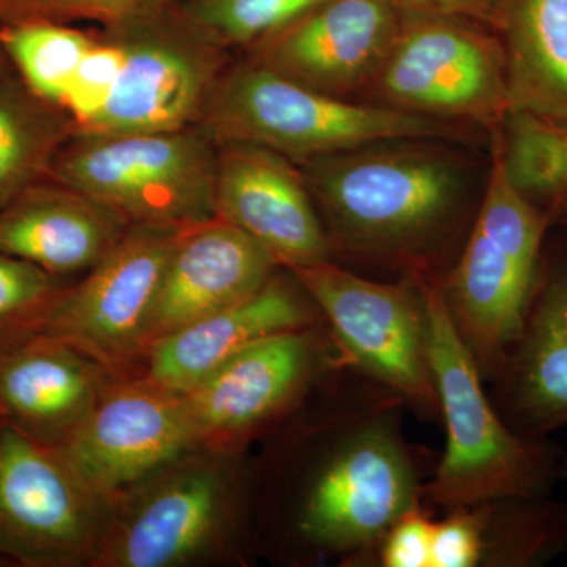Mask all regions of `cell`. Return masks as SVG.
<instances>
[{"label": "cell", "mask_w": 567, "mask_h": 567, "mask_svg": "<svg viewBox=\"0 0 567 567\" xmlns=\"http://www.w3.org/2000/svg\"><path fill=\"white\" fill-rule=\"evenodd\" d=\"M404 399L341 369L330 401L284 468L282 546L303 561L377 567L388 528L423 503L424 476L404 434Z\"/></svg>", "instance_id": "cell-1"}, {"label": "cell", "mask_w": 567, "mask_h": 567, "mask_svg": "<svg viewBox=\"0 0 567 567\" xmlns=\"http://www.w3.org/2000/svg\"><path fill=\"white\" fill-rule=\"evenodd\" d=\"M309 189L320 204L334 249L404 270L432 274L457 226L461 173L424 147L357 148L308 162Z\"/></svg>", "instance_id": "cell-2"}, {"label": "cell", "mask_w": 567, "mask_h": 567, "mask_svg": "<svg viewBox=\"0 0 567 567\" xmlns=\"http://www.w3.org/2000/svg\"><path fill=\"white\" fill-rule=\"evenodd\" d=\"M427 315L429 360L446 429L445 453L423 486L425 506L475 505L507 495H551L566 451L507 427L484 390L475 358L458 336L442 279H420Z\"/></svg>", "instance_id": "cell-3"}, {"label": "cell", "mask_w": 567, "mask_h": 567, "mask_svg": "<svg viewBox=\"0 0 567 567\" xmlns=\"http://www.w3.org/2000/svg\"><path fill=\"white\" fill-rule=\"evenodd\" d=\"M216 142H245L308 162L382 142L456 136L445 121L316 91L252 61L216 84L204 114Z\"/></svg>", "instance_id": "cell-4"}, {"label": "cell", "mask_w": 567, "mask_h": 567, "mask_svg": "<svg viewBox=\"0 0 567 567\" xmlns=\"http://www.w3.org/2000/svg\"><path fill=\"white\" fill-rule=\"evenodd\" d=\"M234 451L197 447L110 498L95 567H181L227 550L244 513Z\"/></svg>", "instance_id": "cell-5"}, {"label": "cell", "mask_w": 567, "mask_h": 567, "mask_svg": "<svg viewBox=\"0 0 567 567\" xmlns=\"http://www.w3.org/2000/svg\"><path fill=\"white\" fill-rule=\"evenodd\" d=\"M215 142L194 126L130 136L73 133L48 178L110 208L128 226L185 229L216 218Z\"/></svg>", "instance_id": "cell-6"}, {"label": "cell", "mask_w": 567, "mask_h": 567, "mask_svg": "<svg viewBox=\"0 0 567 567\" xmlns=\"http://www.w3.org/2000/svg\"><path fill=\"white\" fill-rule=\"evenodd\" d=\"M290 274L315 301L344 368L440 417L420 279L371 281L331 260Z\"/></svg>", "instance_id": "cell-7"}, {"label": "cell", "mask_w": 567, "mask_h": 567, "mask_svg": "<svg viewBox=\"0 0 567 567\" xmlns=\"http://www.w3.org/2000/svg\"><path fill=\"white\" fill-rule=\"evenodd\" d=\"M369 89L383 106L499 132L509 115L502 41L473 21L404 7L401 29Z\"/></svg>", "instance_id": "cell-8"}, {"label": "cell", "mask_w": 567, "mask_h": 567, "mask_svg": "<svg viewBox=\"0 0 567 567\" xmlns=\"http://www.w3.org/2000/svg\"><path fill=\"white\" fill-rule=\"evenodd\" d=\"M111 31L122 44L121 76L103 110L74 133H175L203 121L221 80V44L171 9Z\"/></svg>", "instance_id": "cell-9"}, {"label": "cell", "mask_w": 567, "mask_h": 567, "mask_svg": "<svg viewBox=\"0 0 567 567\" xmlns=\"http://www.w3.org/2000/svg\"><path fill=\"white\" fill-rule=\"evenodd\" d=\"M107 516L58 451L0 423V565L93 566Z\"/></svg>", "instance_id": "cell-10"}, {"label": "cell", "mask_w": 567, "mask_h": 567, "mask_svg": "<svg viewBox=\"0 0 567 567\" xmlns=\"http://www.w3.org/2000/svg\"><path fill=\"white\" fill-rule=\"evenodd\" d=\"M182 233L130 226L80 286L63 290L43 334L76 347L114 379L136 377L133 371L147 353L156 295Z\"/></svg>", "instance_id": "cell-11"}, {"label": "cell", "mask_w": 567, "mask_h": 567, "mask_svg": "<svg viewBox=\"0 0 567 567\" xmlns=\"http://www.w3.org/2000/svg\"><path fill=\"white\" fill-rule=\"evenodd\" d=\"M344 365L320 324L246 347L183 394L200 447L234 451L292 413L312 388Z\"/></svg>", "instance_id": "cell-12"}, {"label": "cell", "mask_w": 567, "mask_h": 567, "mask_svg": "<svg viewBox=\"0 0 567 567\" xmlns=\"http://www.w3.org/2000/svg\"><path fill=\"white\" fill-rule=\"evenodd\" d=\"M197 447L183 394L136 375L115 380L55 451L84 486L112 498Z\"/></svg>", "instance_id": "cell-13"}, {"label": "cell", "mask_w": 567, "mask_h": 567, "mask_svg": "<svg viewBox=\"0 0 567 567\" xmlns=\"http://www.w3.org/2000/svg\"><path fill=\"white\" fill-rule=\"evenodd\" d=\"M404 17L401 0H323L257 44L254 61L290 80L344 99L369 89Z\"/></svg>", "instance_id": "cell-14"}, {"label": "cell", "mask_w": 567, "mask_h": 567, "mask_svg": "<svg viewBox=\"0 0 567 567\" xmlns=\"http://www.w3.org/2000/svg\"><path fill=\"white\" fill-rule=\"evenodd\" d=\"M216 171V218L244 230L287 270L328 262L333 241L311 189L286 156L260 145L224 142Z\"/></svg>", "instance_id": "cell-15"}, {"label": "cell", "mask_w": 567, "mask_h": 567, "mask_svg": "<svg viewBox=\"0 0 567 567\" xmlns=\"http://www.w3.org/2000/svg\"><path fill=\"white\" fill-rule=\"evenodd\" d=\"M491 382L496 412L517 435L567 427V251L544 245L524 323Z\"/></svg>", "instance_id": "cell-16"}, {"label": "cell", "mask_w": 567, "mask_h": 567, "mask_svg": "<svg viewBox=\"0 0 567 567\" xmlns=\"http://www.w3.org/2000/svg\"><path fill=\"white\" fill-rule=\"evenodd\" d=\"M279 265L233 224L213 218L178 237L148 322L147 350L164 336L252 297Z\"/></svg>", "instance_id": "cell-17"}, {"label": "cell", "mask_w": 567, "mask_h": 567, "mask_svg": "<svg viewBox=\"0 0 567 567\" xmlns=\"http://www.w3.org/2000/svg\"><path fill=\"white\" fill-rule=\"evenodd\" d=\"M320 322L319 309L297 278L276 274L252 297L153 342L137 375L185 394L254 342Z\"/></svg>", "instance_id": "cell-18"}, {"label": "cell", "mask_w": 567, "mask_h": 567, "mask_svg": "<svg viewBox=\"0 0 567 567\" xmlns=\"http://www.w3.org/2000/svg\"><path fill=\"white\" fill-rule=\"evenodd\" d=\"M115 380L63 339L35 336L0 357V420L58 450L80 431Z\"/></svg>", "instance_id": "cell-19"}, {"label": "cell", "mask_w": 567, "mask_h": 567, "mask_svg": "<svg viewBox=\"0 0 567 567\" xmlns=\"http://www.w3.org/2000/svg\"><path fill=\"white\" fill-rule=\"evenodd\" d=\"M536 275L473 224L442 279L451 320L488 382L520 331Z\"/></svg>", "instance_id": "cell-20"}, {"label": "cell", "mask_w": 567, "mask_h": 567, "mask_svg": "<svg viewBox=\"0 0 567 567\" xmlns=\"http://www.w3.org/2000/svg\"><path fill=\"white\" fill-rule=\"evenodd\" d=\"M128 227L91 197L41 181L0 210V251L59 278L91 270Z\"/></svg>", "instance_id": "cell-21"}, {"label": "cell", "mask_w": 567, "mask_h": 567, "mask_svg": "<svg viewBox=\"0 0 567 567\" xmlns=\"http://www.w3.org/2000/svg\"><path fill=\"white\" fill-rule=\"evenodd\" d=\"M509 112L567 122V0H499Z\"/></svg>", "instance_id": "cell-22"}, {"label": "cell", "mask_w": 567, "mask_h": 567, "mask_svg": "<svg viewBox=\"0 0 567 567\" xmlns=\"http://www.w3.org/2000/svg\"><path fill=\"white\" fill-rule=\"evenodd\" d=\"M74 133L61 106L41 100L9 74L0 84V210L47 181L55 155Z\"/></svg>", "instance_id": "cell-23"}, {"label": "cell", "mask_w": 567, "mask_h": 567, "mask_svg": "<svg viewBox=\"0 0 567 567\" xmlns=\"http://www.w3.org/2000/svg\"><path fill=\"white\" fill-rule=\"evenodd\" d=\"M480 567H539L567 550V502L551 495H507L475 503Z\"/></svg>", "instance_id": "cell-24"}, {"label": "cell", "mask_w": 567, "mask_h": 567, "mask_svg": "<svg viewBox=\"0 0 567 567\" xmlns=\"http://www.w3.org/2000/svg\"><path fill=\"white\" fill-rule=\"evenodd\" d=\"M95 40L52 20H22L0 31V47L18 76L44 102L61 106Z\"/></svg>", "instance_id": "cell-25"}, {"label": "cell", "mask_w": 567, "mask_h": 567, "mask_svg": "<svg viewBox=\"0 0 567 567\" xmlns=\"http://www.w3.org/2000/svg\"><path fill=\"white\" fill-rule=\"evenodd\" d=\"M499 137L507 174L533 203L567 193V122L509 112Z\"/></svg>", "instance_id": "cell-26"}, {"label": "cell", "mask_w": 567, "mask_h": 567, "mask_svg": "<svg viewBox=\"0 0 567 567\" xmlns=\"http://www.w3.org/2000/svg\"><path fill=\"white\" fill-rule=\"evenodd\" d=\"M496 140L499 142L498 136ZM551 216L554 213L540 210L511 181L502 145L496 144L491 177L475 226L528 270L537 271Z\"/></svg>", "instance_id": "cell-27"}, {"label": "cell", "mask_w": 567, "mask_h": 567, "mask_svg": "<svg viewBox=\"0 0 567 567\" xmlns=\"http://www.w3.org/2000/svg\"><path fill=\"white\" fill-rule=\"evenodd\" d=\"M63 290L43 268L0 251V357L44 333Z\"/></svg>", "instance_id": "cell-28"}, {"label": "cell", "mask_w": 567, "mask_h": 567, "mask_svg": "<svg viewBox=\"0 0 567 567\" xmlns=\"http://www.w3.org/2000/svg\"><path fill=\"white\" fill-rule=\"evenodd\" d=\"M320 2L323 0H189L181 11L221 47H257Z\"/></svg>", "instance_id": "cell-29"}, {"label": "cell", "mask_w": 567, "mask_h": 567, "mask_svg": "<svg viewBox=\"0 0 567 567\" xmlns=\"http://www.w3.org/2000/svg\"><path fill=\"white\" fill-rule=\"evenodd\" d=\"M122 66V44L114 37L95 41L85 52L62 104V110L74 123V132L103 110L121 76Z\"/></svg>", "instance_id": "cell-30"}, {"label": "cell", "mask_w": 567, "mask_h": 567, "mask_svg": "<svg viewBox=\"0 0 567 567\" xmlns=\"http://www.w3.org/2000/svg\"><path fill=\"white\" fill-rule=\"evenodd\" d=\"M28 9L48 18H74L103 22L110 29L169 9V0H20Z\"/></svg>", "instance_id": "cell-31"}, {"label": "cell", "mask_w": 567, "mask_h": 567, "mask_svg": "<svg viewBox=\"0 0 567 567\" xmlns=\"http://www.w3.org/2000/svg\"><path fill=\"white\" fill-rule=\"evenodd\" d=\"M434 520L421 503L402 514L388 528L377 550L380 567H431Z\"/></svg>", "instance_id": "cell-32"}, {"label": "cell", "mask_w": 567, "mask_h": 567, "mask_svg": "<svg viewBox=\"0 0 567 567\" xmlns=\"http://www.w3.org/2000/svg\"><path fill=\"white\" fill-rule=\"evenodd\" d=\"M480 533L476 505L446 509V516L434 522L431 567H480Z\"/></svg>", "instance_id": "cell-33"}, {"label": "cell", "mask_w": 567, "mask_h": 567, "mask_svg": "<svg viewBox=\"0 0 567 567\" xmlns=\"http://www.w3.org/2000/svg\"><path fill=\"white\" fill-rule=\"evenodd\" d=\"M412 9L434 10L473 22H498L499 0H413Z\"/></svg>", "instance_id": "cell-34"}, {"label": "cell", "mask_w": 567, "mask_h": 567, "mask_svg": "<svg viewBox=\"0 0 567 567\" xmlns=\"http://www.w3.org/2000/svg\"><path fill=\"white\" fill-rule=\"evenodd\" d=\"M555 212H558L561 223L565 224L567 229V193L559 199V203L555 205Z\"/></svg>", "instance_id": "cell-35"}, {"label": "cell", "mask_w": 567, "mask_h": 567, "mask_svg": "<svg viewBox=\"0 0 567 567\" xmlns=\"http://www.w3.org/2000/svg\"><path fill=\"white\" fill-rule=\"evenodd\" d=\"M6 61H9V58H7L6 52H3L2 47H0V84L9 76V71L6 69Z\"/></svg>", "instance_id": "cell-36"}, {"label": "cell", "mask_w": 567, "mask_h": 567, "mask_svg": "<svg viewBox=\"0 0 567 567\" xmlns=\"http://www.w3.org/2000/svg\"><path fill=\"white\" fill-rule=\"evenodd\" d=\"M559 480L566 481V483H567V451L565 453V457H563L561 475H559Z\"/></svg>", "instance_id": "cell-37"}, {"label": "cell", "mask_w": 567, "mask_h": 567, "mask_svg": "<svg viewBox=\"0 0 567 567\" xmlns=\"http://www.w3.org/2000/svg\"><path fill=\"white\" fill-rule=\"evenodd\" d=\"M402 3H404V7H409V9H412L413 0H401Z\"/></svg>", "instance_id": "cell-38"}, {"label": "cell", "mask_w": 567, "mask_h": 567, "mask_svg": "<svg viewBox=\"0 0 567 567\" xmlns=\"http://www.w3.org/2000/svg\"><path fill=\"white\" fill-rule=\"evenodd\" d=\"M0 423H2V420H0Z\"/></svg>", "instance_id": "cell-39"}]
</instances>
